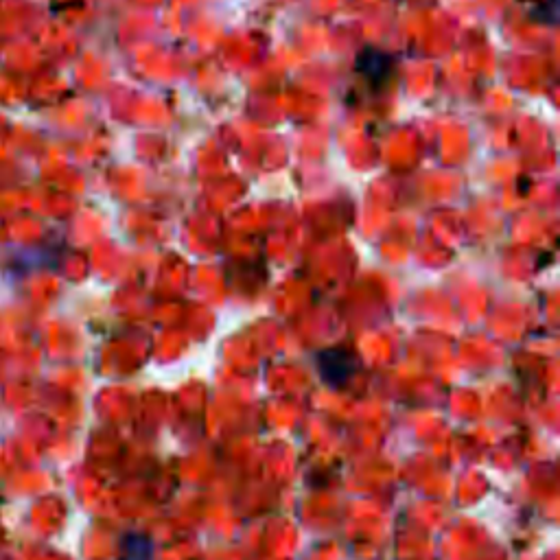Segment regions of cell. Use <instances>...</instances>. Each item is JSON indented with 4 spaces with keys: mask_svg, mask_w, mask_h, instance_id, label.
Wrapping results in <instances>:
<instances>
[{
    "mask_svg": "<svg viewBox=\"0 0 560 560\" xmlns=\"http://www.w3.org/2000/svg\"><path fill=\"white\" fill-rule=\"evenodd\" d=\"M318 368L326 383L333 385V388H342L353 375V357L344 348H331L326 353H320Z\"/></svg>",
    "mask_w": 560,
    "mask_h": 560,
    "instance_id": "cell-1",
    "label": "cell"
}]
</instances>
